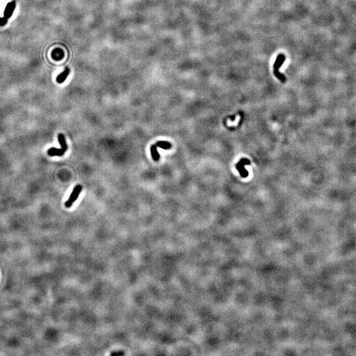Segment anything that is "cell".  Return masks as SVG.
<instances>
[{
    "instance_id": "52a82bcc",
    "label": "cell",
    "mask_w": 356,
    "mask_h": 356,
    "mask_svg": "<svg viewBox=\"0 0 356 356\" xmlns=\"http://www.w3.org/2000/svg\"><path fill=\"white\" fill-rule=\"evenodd\" d=\"M150 153H151L152 158L154 161H158L160 158V156L158 152L157 146L156 144H153L150 147Z\"/></svg>"
},
{
    "instance_id": "277c9868",
    "label": "cell",
    "mask_w": 356,
    "mask_h": 356,
    "mask_svg": "<svg viewBox=\"0 0 356 356\" xmlns=\"http://www.w3.org/2000/svg\"><path fill=\"white\" fill-rule=\"evenodd\" d=\"M16 7V3L14 1L9 2L4 10V17L7 19L11 17L13 15V13Z\"/></svg>"
},
{
    "instance_id": "30bf717a",
    "label": "cell",
    "mask_w": 356,
    "mask_h": 356,
    "mask_svg": "<svg viewBox=\"0 0 356 356\" xmlns=\"http://www.w3.org/2000/svg\"><path fill=\"white\" fill-rule=\"evenodd\" d=\"M124 354L123 352H120V353H112L111 354V355H123Z\"/></svg>"
},
{
    "instance_id": "3957f363",
    "label": "cell",
    "mask_w": 356,
    "mask_h": 356,
    "mask_svg": "<svg viewBox=\"0 0 356 356\" xmlns=\"http://www.w3.org/2000/svg\"><path fill=\"white\" fill-rule=\"evenodd\" d=\"M251 164V162L247 158H242L239 162L236 164V169L238 170V172L241 175V177L243 178H246L248 177L249 172L247 171L246 169L245 168V165H249Z\"/></svg>"
},
{
    "instance_id": "ba28073f",
    "label": "cell",
    "mask_w": 356,
    "mask_h": 356,
    "mask_svg": "<svg viewBox=\"0 0 356 356\" xmlns=\"http://www.w3.org/2000/svg\"><path fill=\"white\" fill-rule=\"evenodd\" d=\"M156 145L157 147L161 148L164 150H168L172 148V144L167 141H158Z\"/></svg>"
},
{
    "instance_id": "7a4b0ae2",
    "label": "cell",
    "mask_w": 356,
    "mask_h": 356,
    "mask_svg": "<svg viewBox=\"0 0 356 356\" xmlns=\"http://www.w3.org/2000/svg\"><path fill=\"white\" fill-rule=\"evenodd\" d=\"M81 191H82L81 185H77L75 187L71 195H70L69 199L66 202V203H65V206H66V208H69L72 207V205L73 204V203L76 201L77 199H78L79 195H80V193H81Z\"/></svg>"
},
{
    "instance_id": "9c48e42d",
    "label": "cell",
    "mask_w": 356,
    "mask_h": 356,
    "mask_svg": "<svg viewBox=\"0 0 356 356\" xmlns=\"http://www.w3.org/2000/svg\"><path fill=\"white\" fill-rule=\"evenodd\" d=\"M7 20H8V19L6 17H5L0 18V26L3 27V26H5V25H6V24L7 23Z\"/></svg>"
},
{
    "instance_id": "8992f818",
    "label": "cell",
    "mask_w": 356,
    "mask_h": 356,
    "mask_svg": "<svg viewBox=\"0 0 356 356\" xmlns=\"http://www.w3.org/2000/svg\"><path fill=\"white\" fill-rule=\"evenodd\" d=\"M69 73H70V69L69 68H66L62 73H60L57 77V79H56L57 83H59V84H62L63 82H65V81L66 80V79H67V77Z\"/></svg>"
},
{
    "instance_id": "5b68a950",
    "label": "cell",
    "mask_w": 356,
    "mask_h": 356,
    "mask_svg": "<svg viewBox=\"0 0 356 356\" xmlns=\"http://www.w3.org/2000/svg\"><path fill=\"white\" fill-rule=\"evenodd\" d=\"M66 151L67 149L66 148H61L60 149H58L56 148H51L48 150V154L49 157H62L66 153Z\"/></svg>"
},
{
    "instance_id": "6da1fadb",
    "label": "cell",
    "mask_w": 356,
    "mask_h": 356,
    "mask_svg": "<svg viewBox=\"0 0 356 356\" xmlns=\"http://www.w3.org/2000/svg\"><path fill=\"white\" fill-rule=\"evenodd\" d=\"M285 59V56L283 54H280L276 59L275 63H274V74L277 79H278L282 83L286 82V77L280 72V69L282 67V64L284 63Z\"/></svg>"
}]
</instances>
